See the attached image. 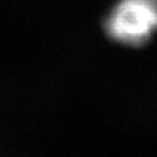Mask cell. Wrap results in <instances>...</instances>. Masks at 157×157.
Here are the masks:
<instances>
[{
    "mask_svg": "<svg viewBox=\"0 0 157 157\" xmlns=\"http://www.w3.org/2000/svg\"><path fill=\"white\" fill-rule=\"evenodd\" d=\"M107 37L126 46H140L157 32V0H118L105 18Z\"/></svg>",
    "mask_w": 157,
    "mask_h": 157,
    "instance_id": "obj_1",
    "label": "cell"
}]
</instances>
